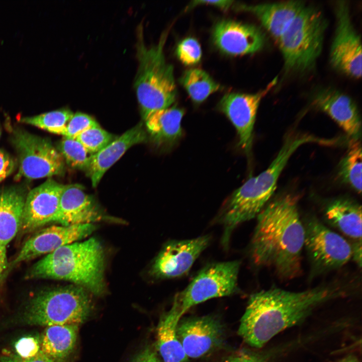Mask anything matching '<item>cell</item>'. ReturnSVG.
I'll use <instances>...</instances> for the list:
<instances>
[{
  "instance_id": "cell-28",
  "label": "cell",
  "mask_w": 362,
  "mask_h": 362,
  "mask_svg": "<svg viewBox=\"0 0 362 362\" xmlns=\"http://www.w3.org/2000/svg\"><path fill=\"white\" fill-rule=\"evenodd\" d=\"M361 165L360 142L352 140L339 164V174L358 194L361 193Z\"/></svg>"
},
{
  "instance_id": "cell-14",
  "label": "cell",
  "mask_w": 362,
  "mask_h": 362,
  "mask_svg": "<svg viewBox=\"0 0 362 362\" xmlns=\"http://www.w3.org/2000/svg\"><path fill=\"white\" fill-rule=\"evenodd\" d=\"M176 334L188 358H197L221 345L224 329L213 316L193 317L180 319Z\"/></svg>"
},
{
  "instance_id": "cell-27",
  "label": "cell",
  "mask_w": 362,
  "mask_h": 362,
  "mask_svg": "<svg viewBox=\"0 0 362 362\" xmlns=\"http://www.w3.org/2000/svg\"><path fill=\"white\" fill-rule=\"evenodd\" d=\"M180 81L190 97L197 103L203 102L221 88L208 73L199 68L187 70Z\"/></svg>"
},
{
  "instance_id": "cell-39",
  "label": "cell",
  "mask_w": 362,
  "mask_h": 362,
  "mask_svg": "<svg viewBox=\"0 0 362 362\" xmlns=\"http://www.w3.org/2000/svg\"><path fill=\"white\" fill-rule=\"evenodd\" d=\"M234 3L233 1H195L192 2L189 7L193 8V7L199 6V5H210L220 8V9L227 10Z\"/></svg>"
},
{
  "instance_id": "cell-16",
  "label": "cell",
  "mask_w": 362,
  "mask_h": 362,
  "mask_svg": "<svg viewBox=\"0 0 362 362\" xmlns=\"http://www.w3.org/2000/svg\"><path fill=\"white\" fill-rule=\"evenodd\" d=\"M64 185L52 179L32 190L26 197L20 230L32 231L51 223L56 214Z\"/></svg>"
},
{
  "instance_id": "cell-7",
  "label": "cell",
  "mask_w": 362,
  "mask_h": 362,
  "mask_svg": "<svg viewBox=\"0 0 362 362\" xmlns=\"http://www.w3.org/2000/svg\"><path fill=\"white\" fill-rule=\"evenodd\" d=\"M87 290L78 286L49 289L37 294L30 301L24 321L35 326L76 324L83 323L92 311Z\"/></svg>"
},
{
  "instance_id": "cell-24",
  "label": "cell",
  "mask_w": 362,
  "mask_h": 362,
  "mask_svg": "<svg viewBox=\"0 0 362 362\" xmlns=\"http://www.w3.org/2000/svg\"><path fill=\"white\" fill-rule=\"evenodd\" d=\"M326 219L355 242H361V207L349 199H339L326 208Z\"/></svg>"
},
{
  "instance_id": "cell-13",
  "label": "cell",
  "mask_w": 362,
  "mask_h": 362,
  "mask_svg": "<svg viewBox=\"0 0 362 362\" xmlns=\"http://www.w3.org/2000/svg\"><path fill=\"white\" fill-rule=\"evenodd\" d=\"M208 235L168 242L156 257L151 273L157 278L174 279L182 277L190 270L196 260L207 247Z\"/></svg>"
},
{
  "instance_id": "cell-34",
  "label": "cell",
  "mask_w": 362,
  "mask_h": 362,
  "mask_svg": "<svg viewBox=\"0 0 362 362\" xmlns=\"http://www.w3.org/2000/svg\"><path fill=\"white\" fill-rule=\"evenodd\" d=\"M15 352L23 357H30L40 351V338L35 336H26L19 339L15 345Z\"/></svg>"
},
{
  "instance_id": "cell-10",
  "label": "cell",
  "mask_w": 362,
  "mask_h": 362,
  "mask_svg": "<svg viewBox=\"0 0 362 362\" xmlns=\"http://www.w3.org/2000/svg\"><path fill=\"white\" fill-rule=\"evenodd\" d=\"M14 142L20 161L17 177L39 178L63 172V157L48 140L20 131L15 133Z\"/></svg>"
},
{
  "instance_id": "cell-15",
  "label": "cell",
  "mask_w": 362,
  "mask_h": 362,
  "mask_svg": "<svg viewBox=\"0 0 362 362\" xmlns=\"http://www.w3.org/2000/svg\"><path fill=\"white\" fill-rule=\"evenodd\" d=\"M95 229L93 224L54 225L45 228L26 241L12 265L47 255L62 246L88 236Z\"/></svg>"
},
{
  "instance_id": "cell-32",
  "label": "cell",
  "mask_w": 362,
  "mask_h": 362,
  "mask_svg": "<svg viewBox=\"0 0 362 362\" xmlns=\"http://www.w3.org/2000/svg\"><path fill=\"white\" fill-rule=\"evenodd\" d=\"M176 53L178 58L186 65L198 63L202 57V49L198 41L193 38L183 40L177 45Z\"/></svg>"
},
{
  "instance_id": "cell-8",
  "label": "cell",
  "mask_w": 362,
  "mask_h": 362,
  "mask_svg": "<svg viewBox=\"0 0 362 362\" xmlns=\"http://www.w3.org/2000/svg\"><path fill=\"white\" fill-rule=\"evenodd\" d=\"M240 262L237 260L209 264L174 297L172 306L182 316L191 307L209 299L231 295L238 291Z\"/></svg>"
},
{
  "instance_id": "cell-5",
  "label": "cell",
  "mask_w": 362,
  "mask_h": 362,
  "mask_svg": "<svg viewBox=\"0 0 362 362\" xmlns=\"http://www.w3.org/2000/svg\"><path fill=\"white\" fill-rule=\"evenodd\" d=\"M142 28L140 26L137 31L138 66L134 86L145 121L154 112L169 107L177 92L173 67L166 61L163 51L167 32L162 33L157 44L148 46Z\"/></svg>"
},
{
  "instance_id": "cell-18",
  "label": "cell",
  "mask_w": 362,
  "mask_h": 362,
  "mask_svg": "<svg viewBox=\"0 0 362 362\" xmlns=\"http://www.w3.org/2000/svg\"><path fill=\"white\" fill-rule=\"evenodd\" d=\"M102 214L94 198L79 185H64L58 211L51 223L64 226L93 224Z\"/></svg>"
},
{
  "instance_id": "cell-38",
  "label": "cell",
  "mask_w": 362,
  "mask_h": 362,
  "mask_svg": "<svg viewBox=\"0 0 362 362\" xmlns=\"http://www.w3.org/2000/svg\"><path fill=\"white\" fill-rule=\"evenodd\" d=\"M13 167L12 160L8 156L0 150V182L11 172Z\"/></svg>"
},
{
  "instance_id": "cell-2",
  "label": "cell",
  "mask_w": 362,
  "mask_h": 362,
  "mask_svg": "<svg viewBox=\"0 0 362 362\" xmlns=\"http://www.w3.org/2000/svg\"><path fill=\"white\" fill-rule=\"evenodd\" d=\"M257 217L250 246L253 263L273 269L282 280L300 276L305 230L297 197L286 194L276 198Z\"/></svg>"
},
{
  "instance_id": "cell-25",
  "label": "cell",
  "mask_w": 362,
  "mask_h": 362,
  "mask_svg": "<svg viewBox=\"0 0 362 362\" xmlns=\"http://www.w3.org/2000/svg\"><path fill=\"white\" fill-rule=\"evenodd\" d=\"M184 111L168 107L154 112L145 121L147 130L156 143L172 145L182 136L181 122Z\"/></svg>"
},
{
  "instance_id": "cell-33",
  "label": "cell",
  "mask_w": 362,
  "mask_h": 362,
  "mask_svg": "<svg viewBox=\"0 0 362 362\" xmlns=\"http://www.w3.org/2000/svg\"><path fill=\"white\" fill-rule=\"evenodd\" d=\"M98 125L99 124L90 116L81 112L76 113L68 121L64 137L76 139L83 132Z\"/></svg>"
},
{
  "instance_id": "cell-29",
  "label": "cell",
  "mask_w": 362,
  "mask_h": 362,
  "mask_svg": "<svg viewBox=\"0 0 362 362\" xmlns=\"http://www.w3.org/2000/svg\"><path fill=\"white\" fill-rule=\"evenodd\" d=\"M73 114L70 110L62 109L23 118L21 121L49 132L64 136L66 125Z\"/></svg>"
},
{
  "instance_id": "cell-9",
  "label": "cell",
  "mask_w": 362,
  "mask_h": 362,
  "mask_svg": "<svg viewBox=\"0 0 362 362\" xmlns=\"http://www.w3.org/2000/svg\"><path fill=\"white\" fill-rule=\"evenodd\" d=\"M304 226V247L316 272L338 269L352 258V245L317 219L310 218Z\"/></svg>"
},
{
  "instance_id": "cell-35",
  "label": "cell",
  "mask_w": 362,
  "mask_h": 362,
  "mask_svg": "<svg viewBox=\"0 0 362 362\" xmlns=\"http://www.w3.org/2000/svg\"><path fill=\"white\" fill-rule=\"evenodd\" d=\"M0 362H55L40 350L36 355L30 357H23L16 353L4 351L0 355Z\"/></svg>"
},
{
  "instance_id": "cell-3",
  "label": "cell",
  "mask_w": 362,
  "mask_h": 362,
  "mask_svg": "<svg viewBox=\"0 0 362 362\" xmlns=\"http://www.w3.org/2000/svg\"><path fill=\"white\" fill-rule=\"evenodd\" d=\"M322 142V138L310 134H289L268 167L249 178L232 193L223 205L219 216L224 228L222 242L225 246L228 245L233 230L257 217L267 204L276 190L281 173L295 151L303 144Z\"/></svg>"
},
{
  "instance_id": "cell-37",
  "label": "cell",
  "mask_w": 362,
  "mask_h": 362,
  "mask_svg": "<svg viewBox=\"0 0 362 362\" xmlns=\"http://www.w3.org/2000/svg\"><path fill=\"white\" fill-rule=\"evenodd\" d=\"M131 362H160L155 351L147 347L134 356Z\"/></svg>"
},
{
  "instance_id": "cell-42",
  "label": "cell",
  "mask_w": 362,
  "mask_h": 362,
  "mask_svg": "<svg viewBox=\"0 0 362 362\" xmlns=\"http://www.w3.org/2000/svg\"><path fill=\"white\" fill-rule=\"evenodd\" d=\"M338 362H359V361L355 356L350 355Z\"/></svg>"
},
{
  "instance_id": "cell-41",
  "label": "cell",
  "mask_w": 362,
  "mask_h": 362,
  "mask_svg": "<svg viewBox=\"0 0 362 362\" xmlns=\"http://www.w3.org/2000/svg\"><path fill=\"white\" fill-rule=\"evenodd\" d=\"M352 256L354 261L359 266L361 265V242H354L352 245Z\"/></svg>"
},
{
  "instance_id": "cell-20",
  "label": "cell",
  "mask_w": 362,
  "mask_h": 362,
  "mask_svg": "<svg viewBox=\"0 0 362 362\" xmlns=\"http://www.w3.org/2000/svg\"><path fill=\"white\" fill-rule=\"evenodd\" d=\"M142 123L127 130L97 153L92 154L85 170L96 187L105 173L132 146L146 140Z\"/></svg>"
},
{
  "instance_id": "cell-22",
  "label": "cell",
  "mask_w": 362,
  "mask_h": 362,
  "mask_svg": "<svg viewBox=\"0 0 362 362\" xmlns=\"http://www.w3.org/2000/svg\"><path fill=\"white\" fill-rule=\"evenodd\" d=\"M25 199L17 189L0 191V246L6 247L20 230Z\"/></svg>"
},
{
  "instance_id": "cell-6",
  "label": "cell",
  "mask_w": 362,
  "mask_h": 362,
  "mask_svg": "<svg viewBox=\"0 0 362 362\" xmlns=\"http://www.w3.org/2000/svg\"><path fill=\"white\" fill-rule=\"evenodd\" d=\"M318 8L305 6L278 40L287 72L313 69L320 56L327 26Z\"/></svg>"
},
{
  "instance_id": "cell-30",
  "label": "cell",
  "mask_w": 362,
  "mask_h": 362,
  "mask_svg": "<svg viewBox=\"0 0 362 362\" xmlns=\"http://www.w3.org/2000/svg\"><path fill=\"white\" fill-rule=\"evenodd\" d=\"M59 149L68 165L74 168L86 170L92 154L76 139L64 137L60 143Z\"/></svg>"
},
{
  "instance_id": "cell-26",
  "label": "cell",
  "mask_w": 362,
  "mask_h": 362,
  "mask_svg": "<svg viewBox=\"0 0 362 362\" xmlns=\"http://www.w3.org/2000/svg\"><path fill=\"white\" fill-rule=\"evenodd\" d=\"M78 329L76 324L46 326L40 338L41 351L55 362L65 359L75 346Z\"/></svg>"
},
{
  "instance_id": "cell-40",
  "label": "cell",
  "mask_w": 362,
  "mask_h": 362,
  "mask_svg": "<svg viewBox=\"0 0 362 362\" xmlns=\"http://www.w3.org/2000/svg\"><path fill=\"white\" fill-rule=\"evenodd\" d=\"M8 266L6 247L0 246V282L7 272Z\"/></svg>"
},
{
  "instance_id": "cell-21",
  "label": "cell",
  "mask_w": 362,
  "mask_h": 362,
  "mask_svg": "<svg viewBox=\"0 0 362 362\" xmlns=\"http://www.w3.org/2000/svg\"><path fill=\"white\" fill-rule=\"evenodd\" d=\"M305 6L299 1H289L255 5H239L237 8L254 15L277 41Z\"/></svg>"
},
{
  "instance_id": "cell-19",
  "label": "cell",
  "mask_w": 362,
  "mask_h": 362,
  "mask_svg": "<svg viewBox=\"0 0 362 362\" xmlns=\"http://www.w3.org/2000/svg\"><path fill=\"white\" fill-rule=\"evenodd\" d=\"M314 105L328 115L353 141L361 134V119L356 105L348 96L333 89L319 92Z\"/></svg>"
},
{
  "instance_id": "cell-17",
  "label": "cell",
  "mask_w": 362,
  "mask_h": 362,
  "mask_svg": "<svg viewBox=\"0 0 362 362\" xmlns=\"http://www.w3.org/2000/svg\"><path fill=\"white\" fill-rule=\"evenodd\" d=\"M212 37L219 50L231 55L254 53L260 50L265 42L259 28L231 20L219 22L213 29Z\"/></svg>"
},
{
  "instance_id": "cell-36",
  "label": "cell",
  "mask_w": 362,
  "mask_h": 362,
  "mask_svg": "<svg viewBox=\"0 0 362 362\" xmlns=\"http://www.w3.org/2000/svg\"><path fill=\"white\" fill-rule=\"evenodd\" d=\"M224 362H265L260 355L249 351H242L233 354Z\"/></svg>"
},
{
  "instance_id": "cell-31",
  "label": "cell",
  "mask_w": 362,
  "mask_h": 362,
  "mask_svg": "<svg viewBox=\"0 0 362 362\" xmlns=\"http://www.w3.org/2000/svg\"><path fill=\"white\" fill-rule=\"evenodd\" d=\"M116 138L98 125L83 132L76 139L90 154H94L101 151Z\"/></svg>"
},
{
  "instance_id": "cell-12",
  "label": "cell",
  "mask_w": 362,
  "mask_h": 362,
  "mask_svg": "<svg viewBox=\"0 0 362 362\" xmlns=\"http://www.w3.org/2000/svg\"><path fill=\"white\" fill-rule=\"evenodd\" d=\"M277 82L276 77L264 89L255 94H227L219 102V109L236 130L239 146L247 152L250 151L252 145L254 125L259 103Z\"/></svg>"
},
{
  "instance_id": "cell-4",
  "label": "cell",
  "mask_w": 362,
  "mask_h": 362,
  "mask_svg": "<svg viewBox=\"0 0 362 362\" xmlns=\"http://www.w3.org/2000/svg\"><path fill=\"white\" fill-rule=\"evenodd\" d=\"M105 255L96 238L62 246L35 263L28 278L72 282L96 295L104 293Z\"/></svg>"
},
{
  "instance_id": "cell-11",
  "label": "cell",
  "mask_w": 362,
  "mask_h": 362,
  "mask_svg": "<svg viewBox=\"0 0 362 362\" xmlns=\"http://www.w3.org/2000/svg\"><path fill=\"white\" fill-rule=\"evenodd\" d=\"M336 27L330 51L331 65L356 79L361 76V43L352 23L349 9L345 1L335 6Z\"/></svg>"
},
{
  "instance_id": "cell-23",
  "label": "cell",
  "mask_w": 362,
  "mask_h": 362,
  "mask_svg": "<svg viewBox=\"0 0 362 362\" xmlns=\"http://www.w3.org/2000/svg\"><path fill=\"white\" fill-rule=\"evenodd\" d=\"M181 317L176 308L162 315L157 327L156 347L164 362H188V357L176 334Z\"/></svg>"
},
{
  "instance_id": "cell-1",
  "label": "cell",
  "mask_w": 362,
  "mask_h": 362,
  "mask_svg": "<svg viewBox=\"0 0 362 362\" xmlns=\"http://www.w3.org/2000/svg\"><path fill=\"white\" fill-rule=\"evenodd\" d=\"M350 287L332 282L301 292L273 288L254 293L238 333L248 345L260 348L282 331L302 322L318 306L350 294Z\"/></svg>"
}]
</instances>
